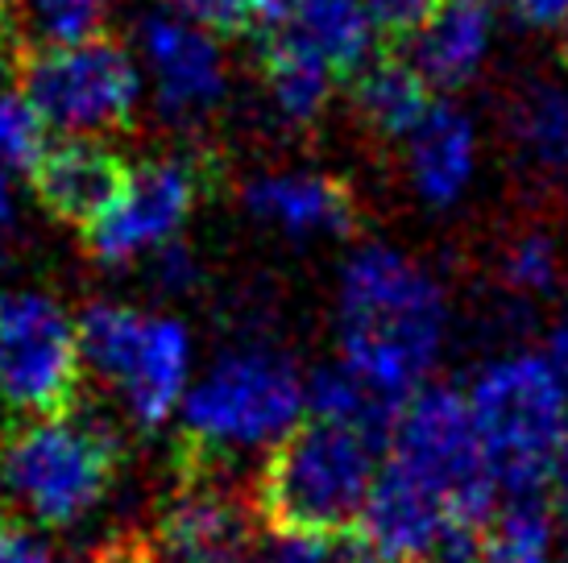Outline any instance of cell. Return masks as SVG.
<instances>
[{
	"mask_svg": "<svg viewBox=\"0 0 568 563\" xmlns=\"http://www.w3.org/2000/svg\"><path fill=\"white\" fill-rule=\"evenodd\" d=\"M245 207L262 224H274L278 233L295 240L312 236H348L357 224V204L345 183L312 171L262 174L245 187Z\"/></svg>",
	"mask_w": 568,
	"mask_h": 563,
	"instance_id": "18",
	"label": "cell"
},
{
	"mask_svg": "<svg viewBox=\"0 0 568 563\" xmlns=\"http://www.w3.org/2000/svg\"><path fill=\"white\" fill-rule=\"evenodd\" d=\"M440 4L444 0H365V9L378 21V30L398 33H415Z\"/></svg>",
	"mask_w": 568,
	"mask_h": 563,
	"instance_id": "29",
	"label": "cell"
},
{
	"mask_svg": "<svg viewBox=\"0 0 568 563\" xmlns=\"http://www.w3.org/2000/svg\"><path fill=\"white\" fill-rule=\"evenodd\" d=\"M341 365L390 407H407L448 340V295L436 274L395 245H362L336 290Z\"/></svg>",
	"mask_w": 568,
	"mask_h": 563,
	"instance_id": "1",
	"label": "cell"
},
{
	"mask_svg": "<svg viewBox=\"0 0 568 563\" xmlns=\"http://www.w3.org/2000/svg\"><path fill=\"white\" fill-rule=\"evenodd\" d=\"M17 4L33 50L104 38V25L116 9V0H17Z\"/></svg>",
	"mask_w": 568,
	"mask_h": 563,
	"instance_id": "24",
	"label": "cell"
},
{
	"mask_svg": "<svg viewBox=\"0 0 568 563\" xmlns=\"http://www.w3.org/2000/svg\"><path fill=\"white\" fill-rule=\"evenodd\" d=\"M257 42H262V79H266L270 104L291 125H312L328 109L336 71L307 47L291 42L286 33L266 30L257 33Z\"/></svg>",
	"mask_w": 568,
	"mask_h": 563,
	"instance_id": "19",
	"label": "cell"
},
{
	"mask_svg": "<svg viewBox=\"0 0 568 563\" xmlns=\"http://www.w3.org/2000/svg\"><path fill=\"white\" fill-rule=\"evenodd\" d=\"M503 9L519 25L539 33H565L568 30V0H503Z\"/></svg>",
	"mask_w": 568,
	"mask_h": 563,
	"instance_id": "31",
	"label": "cell"
},
{
	"mask_svg": "<svg viewBox=\"0 0 568 563\" xmlns=\"http://www.w3.org/2000/svg\"><path fill=\"white\" fill-rule=\"evenodd\" d=\"M503 278L515 295H527V298L552 295L556 282H560V249H556L552 236L539 233V228L515 236L503 253Z\"/></svg>",
	"mask_w": 568,
	"mask_h": 563,
	"instance_id": "25",
	"label": "cell"
},
{
	"mask_svg": "<svg viewBox=\"0 0 568 563\" xmlns=\"http://www.w3.org/2000/svg\"><path fill=\"white\" fill-rule=\"evenodd\" d=\"M510 137L523 157L548 174H568V88L539 79L510 104Z\"/></svg>",
	"mask_w": 568,
	"mask_h": 563,
	"instance_id": "21",
	"label": "cell"
},
{
	"mask_svg": "<svg viewBox=\"0 0 568 563\" xmlns=\"http://www.w3.org/2000/svg\"><path fill=\"white\" fill-rule=\"evenodd\" d=\"M9 92V54L0 50V95Z\"/></svg>",
	"mask_w": 568,
	"mask_h": 563,
	"instance_id": "37",
	"label": "cell"
},
{
	"mask_svg": "<svg viewBox=\"0 0 568 563\" xmlns=\"http://www.w3.org/2000/svg\"><path fill=\"white\" fill-rule=\"evenodd\" d=\"M0 563H54V555L26 522L4 518L0 522Z\"/></svg>",
	"mask_w": 568,
	"mask_h": 563,
	"instance_id": "30",
	"label": "cell"
},
{
	"mask_svg": "<svg viewBox=\"0 0 568 563\" xmlns=\"http://www.w3.org/2000/svg\"><path fill=\"white\" fill-rule=\"evenodd\" d=\"M378 436L307 419L266 455L257 477V514L278 531H345L362 522L378 485Z\"/></svg>",
	"mask_w": 568,
	"mask_h": 563,
	"instance_id": "2",
	"label": "cell"
},
{
	"mask_svg": "<svg viewBox=\"0 0 568 563\" xmlns=\"http://www.w3.org/2000/svg\"><path fill=\"white\" fill-rule=\"evenodd\" d=\"M166 9L191 17L195 25L221 33H250L262 25L270 0H162Z\"/></svg>",
	"mask_w": 568,
	"mask_h": 563,
	"instance_id": "28",
	"label": "cell"
},
{
	"mask_svg": "<svg viewBox=\"0 0 568 563\" xmlns=\"http://www.w3.org/2000/svg\"><path fill=\"white\" fill-rule=\"evenodd\" d=\"M544 357L552 360L556 377H560V386H565L568 393V324H560V328L552 331V340H548V352Z\"/></svg>",
	"mask_w": 568,
	"mask_h": 563,
	"instance_id": "34",
	"label": "cell"
},
{
	"mask_svg": "<svg viewBox=\"0 0 568 563\" xmlns=\"http://www.w3.org/2000/svg\"><path fill=\"white\" fill-rule=\"evenodd\" d=\"M121 439L83 414L33 419L0 452V501L26 526H75L116 481Z\"/></svg>",
	"mask_w": 568,
	"mask_h": 563,
	"instance_id": "3",
	"label": "cell"
},
{
	"mask_svg": "<svg viewBox=\"0 0 568 563\" xmlns=\"http://www.w3.org/2000/svg\"><path fill=\"white\" fill-rule=\"evenodd\" d=\"M498 42V17L489 0H444L419 30L410 33L407 63L427 88L460 92L489 66Z\"/></svg>",
	"mask_w": 568,
	"mask_h": 563,
	"instance_id": "16",
	"label": "cell"
},
{
	"mask_svg": "<svg viewBox=\"0 0 568 563\" xmlns=\"http://www.w3.org/2000/svg\"><path fill=\"white\" fill-rule=\"evenodd\" d=\"M80 324L33 290L0 295V407L9 414H67L80 390Z\"/></svg>",
	"mask_w": 568,
	"mask_h": 563,
	"instance_id": "9",
	"label": "cell"
},
{
	"mask_svg": "<svg viewBox=\"0 0 568 563\" xmlns=\"http://www.w3.org/2000/svg\"><path fill=\"white\" fill-rule=\"evenodd\" d=\"M266 30L307 47L336 75H357L374 63L378 21L369 17L365 0H270L257 33Z\"/></svg>",
	"mask_w": 568,
	"mask_h": 563,
	"instance_id": "17",
	"label": "cell"
},
{
	"mask_svg": "<svg viewBox=\"0 0 568 563\" xmlns=\"http://www.w3.org/2000/svg\"><path fill=\"white\" fill-rule=\"evenodd\" d=\"M560 54H565V63H568V30L560 33Z\"/></svg>",
	"mask_w": 568,
	"mask_h": 563,
	"instance_id": "38",
	"label": "cell"
},
{
	"mask_svg": "<svg viewBox=\"0 0 568 563\" xmlns=\"http://www.w3.org/2000/svg\"><path fill=\"white\" fill-rule=\"evenodd\" d=\"M154 278H159L162 290H187L195 286V262L183 245H166V249L154 253Z\"/></svg>",
	"mask_w": 568,
	"mask_h": 563,
	"instance_id": "32",
	"label": "cell"
},
{
	"mask_svg": "<svg viewBox=\"0 0 568 563\" xmlns=\"http://www.w3.org/2000/svg\"><path fill=\"white\" fill-rule=\"evenodd\" d=\"M303 410L307 381L283 352L237 348L187 390L183 431L195 455L274 452L303 422Z\"/></svg>",
	"mask_w": 568,
	"mask_h": 563,
	"instance_id": "5",
	"label": "cell"
},
{
	"mask_svg": "<svg viewBox=\"0 0 568 563\" xmlns=\"http://www.w3.org/2000/svg\"><path fill=\"white\" fill-rule=\"evenodd\" d=\"M9 436H13V431H9V410L0 407V452H4V443H9Z\"/></svg>",
	"mask_w": 568,
	"mask_h": 563,
	"instance_id": "36",
	"label": "cell"
},
{
	"mask_svg": "<svg viewBox=\"0 0 568 563\" xmlns=\"http://www.w3.org/2000/svg\"><path fill=\"white\" fill-rule=\"evenodd\" d=\"M195 204H200V166H191L187 157H150L129 171L125 191L109 216L88 228V249L109 266L159 253L174 245Z\"/></svg>",
	"mask_w": 568,
	"mask_h": 563,
	"instance_id": "11",
	"label": "cell"
},
{
	"mask_svg": "<svg viewBox=\"0 0 568 563\" xmlns=\"http://www.w3.org/2000/svg\"><path fill=\"white\" fill-rule=\"evenodd\" d=\"M469 414L489 472L510 498H539L568 431V393L544 352H506L481 365L469 386Z\"/></svg>",
	"mask_w": 568,
	"mask_h": 563,
	"instance_id": "4",
	"label": "cell"
},
{
	"mask_svg": "<svg viewBox=\"0 0 568 563\" xmlns=\"http://www.w3.org/2000/svg\"><path fill=\"white\" fill-rule=\"evenodd\" d=\"M9 4H13V0H0V9H9Z\"/></svg>",
	"mask_w": 568,
	"mask_h": 563,
	"instance_id": "39",
	"label": "cell"
},
{
	"mask_svg": "<svg viewBox=\"0 0 568 563\" xmlns=\"http://www.w3.org/2000/svg\"><path fill=\"white\" fill-rule=\"evenodd\" d=\"M432 104H436L432 88L407 59H374L353 79V109L365 129H374L382 137L407 141Z\"/></svg>",
	"mask_w": 568,
	"mask_h": 563,
	"instance_id": "20",
	"label": "cell"
},
{
	"mask_svg": "<svg viewBox=\"0 0 568 563\" xmlns=\"http://www.w3.org/2000/svg\"><path fill=\"white\" fill-rule=\"evenodd\" d=\"M13 224H17V212H13V195H9V174H0V257L9 253Z\"/></svg>",
	"mask_w": 568,
	"mask_h": 563,
	"instance_id": "33",
	"label": "cell"
},
{
	"mask_svg": "<svg viewBox=\"0 0 568 563\" xmlns=\"http://www.w3.org/2000/svg\"><path fill=\"white\" fill-rule=\"evenodd\" d=\"M407 178L427 207H457L477 183L481 166V133L469 112L453 100H436L419 125L410 129Z\"/></svg>",
	"mask_w": 568,
	"mask_h": 563,
	"instance_id": "14",
	"label": "cell"
},
{
	"mask_svg": "<svg viewBox=\"0 0 568 563\" xmlns=\"http://www.w3.org/2000/svg\"><path fill=\"white\" fill-rule=\"evenodd\" d=\"M80 348L138 427H162L187 402L191 336L171 315L95 303L80 315Z\"/></svg>",
	"mask_w": 568,
	"mask_h": 563,
	"instance_id": "6",
	"label": "cell"
},
{
	"mask_svg": "<svg viewBox=\"0 0 568 563\" xmlns=\"http://www.w3.org/2000/svg\"><path fill=\"white\" fill-rule=\"evenodd\" d=\"M250 547V510L224 489L191 481L162 510L159 551L166 563H245Z\"/></svg>",
	"mask_w": 568,
	"mask_h": 563,
	"instance_id": "15",
	"label": "cell"
},
{
	"mask_svg": "<svg viewBox=\"0 0 568 563\" xmlns=\"http://www.w3.org/2000/svg\"><path fill=\"white\" fill-rule=\"evenodd\" d=\"M142 83L138 54L112 38L30 50L21 66V100L67 137L121 129L142 100Z\"/></svg>",
	"mask_w": 568,
	"mask_h": 563,
	"instance_id": "8",
	"label": "cell"
},
{
	"mask_svg": "<svg viewBox=\"0 0 568 563\" xmlns=\"http://www.w3.org/2000/svg\"><path fill=\"white\" fill-rule=\"evenodd\" d=\"M307 410H312V419L357 427V431H369V436H378V439H382V431H390L395 419L403 414V410L390 407L382 393L369 390L348 365L320 369V373L307 381Z\"/></svg>",
	"mask_w": 568,
	"mask_h": 563,
	"instance_id": "22",
	"label": "cell"
},
{
	"mask_svg": "<svg viewBox=\"0 0 568 563\" xmlns=\"http://www.w3.org/2000/svg\"><path fill=\"white\" fill-rule=\"evenodd\" d=\"M42 150H47V125L21 100V92H4L0 95V174H30Z\"/></svg>",
	"mask_w": 568,
	"mask_h": 563,
	"instance_id": "26",
	"label": "cell"
},
{
	"mask_svg": "<svg viewBox=\"0 0 568 563\" xmlns=\"http://www.w3.org/2000/svg\"><path fill=\"white\" fill-rule=\"evenodd\" d=\"M129 183V166L116 150L92 137H67L47 145L38 166L30 171L33 199L54 219L92 228L109 216Z\"/></svg>",
	"mask_w": 568,
	"mask_h": 563,
	"instance_id": "13",
	"label": "cell"
},
{
	"mask_svg": "<svg viewBox=\"0 0 568 563\" xmlns=\"http://www.w3.org/2000/svg\"><path fill=\"white\" fill-rule=\"evenodd\" d=\"M477 563H556V518L539 498H510L494 514Z\"/></svg>",
	"mask_w": 568,
	"mask_h": 563,
	"instance_id": "23",
	"label": "cell"
},
{
	"mask_svg": "<svg viewBox=\"0 0 568 563\" xmlns=\"http://www.w3.org/2000/svg\"><path fill=\"white\" fill-rule=\"evenodd\" d=\"M266 563H365V547L345 531H278Z\"/></svg>",
	"mask_w": 568,
	"mask_h": 563,
	"instance_id": "27",
	"label": "cell"
},
{
	"mask_svg": "<svg viewBox=\"0 0 568 563\" xmlns=\"http://www.w3.org/2000/svg\"><path fill=\"white\" fill-rule=\"evenodd\" d=\"M138 66L154 88V104L171 121H204L229 92V63L221 38L191 17L154 4L138 17Z\"/></svg>",
	"mask_w": 568,
	"mask_h": 563,
	"instance_id": "10",
	"label": "cell"
},
{
	"mask_svg": "<svg viewBox=\"0 0 568 563\" xmlns=\"http://www.w3.org/2000/svg\"><path fill=\"white\" fill-rule=\"evenodd\" d=\"M552 489H556V498H560V505L568 510V431H565V443H560V455H556Z\"/></svg>",
	"mask_w": 568,
	"mask_h": 563,
	"instance_id": "35",
	"label": "cell"
},
{
	"mask_svg": "<svg viewBox=\"0 0 568 563\" xmlns=\"http://www.w3.org/2000/svg\"><path fill=\"white\" fill-rule=\"evenodd\" d=\"M457 514L460 526L477 531L494 514L498 481L489 472L486 448L469 414V398L448 386H424L390 427V460Z\"/></svg>",
	"mask_w": 568,
	"mask_h": 563,
	"instance_id": "7",
	"label": "cell"
},
{
	"mask_svg": "<svg viewBox=\"0 0 568 563\" xmlns=\"http://www.w3.org/2000/svg\"><path fill=\"white\" fill-rule=\"evenodd\" d=\"M465 531L469 526H460L457 514L436 493L415 485L395 464H382L378 485L357 522L365 555L378 563H432L444 543H453Z\"/></svg>",
	"mask_w": 568,
	"mask_h": 563,
	"instance_id": "12",
	"label": "cell"
}]
</instances>
